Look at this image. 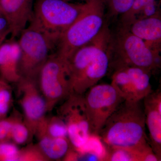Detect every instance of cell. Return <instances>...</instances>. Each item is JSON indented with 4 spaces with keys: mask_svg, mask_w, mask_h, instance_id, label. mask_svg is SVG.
Wrapping results in <instances>:
<instances>
[{
    "mask_svg": "<svg viewBox=\"0 0 161 161\" xmlns=\"http://www.w3.org/2000/svg\"><path fill=\"white\" fill-rule=\"evenodd\" d=\"M106 22L99 33L77 51L67 63L70 94L83 95L98 84L109 69L111 52Z\"/></svg>",
    "mask_w": 161,
    "mask_h": 161,
    "instance_id": "6da1fadb",
    "label": "cell"
},
{
    "mask_svg": "<svg viewBox=\"0 0 161 161\" xmlns=\"http://www.w3.org/2000/svg\"><path fill=\"white\" fill-rule=\"evenodd\" d=\"M146 126L142 101L124 100L98 136L106 150L123 148L146 153L153 150L146 134Z\"/></svg>",
    "mask_w": 161,
    "mask_h": 161,
    "instance_id": "7a4b0ae2",
    "label": "cell"
},
{
    "mask_svg": "<svg viewBox=\"0 0 161 161\" xmlns=\"http://www.w3.org/2000/svg\"><path fill=\"white\" fill-rule=\"evenodd\" d=\"M104 0H86L83 11L58 40L54 53L66 64L74 53L99 33L105 23Z\"/></svg>",
    "mask_w": 161,
    "mask_h": 161,
    "instance_id": "3957f363",
    "label": "cell"
},
{
    "mask_svg": "<svg viewBox=\"0 0 161 161\" xmlns=\"http://www.w3.org/2000/svg\"><path fill=\"white\" fill-rule=\"evenodd\" d=\"M110 67L129 66L150 72L159 68L160 53L150 49L143 40L136 36L126 26L121 25L115 34L112 33Z\"/></svg>",
    "mask_w": 161,
    "mask_h": 161,
    "instance_id": "277c9868",
    "label": "cell"
},
{
    "mask_svg": "<svg viewBox=\"0 0 161 161\" xmlns=\"http://www.w3.org/2000/svg\"><path fill=\"white\" fill-rule=\"evenodd\" d=\"M84 7L85 3L65 0H34L29 23L46 35L56 46L60 36L77 19Z\"/></svg>",
    "mask_w": 161,
    "mask_h": 161,
    "instance_id": "5b68a950",
    "label": "cell"
},
{
    "mask_svg": "<svg viewBox=\"0 0 161 161\" xmlns=\"http://www.w3.org/2000/svg\"><path fill=\"white\" fill-rule=\"evenodd\" d=\"M18 69L21 77L36 80L40 69L56 45L46 35L30 24L20 34Z\"/></svg>",
    "mask_w": 161,
    "mask_h": 161,
    "instance_id": "8992f818",
    "label": "cell"
},
{
    "mask_svg": "<svg viewBox=\"0 0 161 161\" xmlns=\"http://www.w3.org/2000/svg\"><path fill=\"white\" fill-rule=\"evenodd\" d=\"M90 132L98 136L107 121L124 100L112 84H96L83 95Z\"/></svg>",
    "mask_w": 161,
    "mask_h": 161,
    "instance_id": "52a82bcc",
    "label": "cell"
},
{
    "mask_svg": "<svg viewBox=\"0 0 161 161\" xmlns=\"http://www.w3.org/2000/svg\"><path fill=\"white\" fill-rule=\"evenodd\" d=\"M38 87L46 102L47 112H51L70 94L65 64L51 54L40 69L37 79Z\"/></svg>",
    "mask_w": 161,
    "mask_h": 161,
    "instance_id": "ba28073f",
    "label": "cell"
},
{
    "mask_svg": "<svg viewBox=\"0 0 161 161\" xmlns=\"http://www.w3.org/2000/svg\"><path fill=\"white\" fill-rule=\"evenodd\" d=\"M58 110V115L64 121L68 137L74 149L80 148L92 136L86 112L83 95L70 94Z\"/></svg>",
    "mask_w": 161,
    "mask_h": 161,
    "instance_id": "9c48e42d",
    "label": "cell"
},
{
    "mask_svg": "<svg viewBox=\"0 0 161 161\" xmlns=\"http://www.w3.org/2000/svg\"><path fill=\"white\" fill-rule=\"evenodd\" d=\"M112 69L111 84L124 100L142 101L153 92L150 72L129 66L116 67Z\"/></svg>",
    "mask_w": 161,
    "mask_h": 161,
    "instance_id": "30bf717a",
    "label": "cell"
},
{
    "mask_svg": "<svg viewBox=\"0 0 161 161\" xmlns=\"http://www.w3.org/2000/svg\"><path fill=\"white\" fill-rule=\"evenodd\" d=\"M16 83L23 121L33 138L38 125L47 112L46 102L39 89L36 80L21 77Z\"/></svg>",
    "mask_w": 161,
    "mask_h": 161,
    "instance_id": "8fae6325",
    "label": "cell"
},
{
    "mask_svg": "<svg viewBox=\"0 0 161 161\" xmlns=\"http://www.w3.org/2000/svg\"><path fill=\"white\" fill-rule=\"evenodd\" d=\"M34 0H0V12L7 20L11 38L19 36L31 19Z\"/></svg>",
    "mask_w": 161,
    "mask_h": 161,
    "instance_id": "7c38bea8",
    "label": "cell"
},
{
    "mask_svg": "<svg viewBox=\"0 0 161 161\" xmlns=\"http://www.w3.org/2000/svg\"><path fill=\"white\" fill-rule=\"evenodd\" d=\"M145 122L149 132V143L161 159V92H152L143 99Z\"/></svg>",
    "mask_w": 161,
    "mask_h": 161,
    "instance_id": "4fadbf2b",
    "label": "cell"
},
{
    "mask_svg": "<svg viewBox=\"0 0 161 161\" xmlns=\"http://www.w3.org/2000/svg\"><path fill=\"white\" fill-rule=\"evenodd\" d=\"M133 35L143 40L147 46L160 53L161 18L160 14L150 17L133 20L126 26Z\"/></svg>",
    "mask_w": 161,
    "mask_h": 161,
    "instance_id": "5bb4252c",
    "label": "cell"
},
{
    "mask_svg": "<svg viewBox=\"0 0 161 161\" xmlns=\"http://www.w3.org/2000/svg\"><path fill=\"white\" fill-rule=\"evenodd\" d=\"M20 53L15 38H10L0 46V78L8 83H17L21 78L18 69Z\"/></svg>",
    "mask_w": 161,
    "mask_h": 161,
    "instance_id": "9a60e30c",
    "label": "cell"
},
{
    "mask_svg": "<svg viewBox=\"0 0 161 161\" xmlns=\"http://www.w3.org/2000/svg\"><path fill=\"white\" fill-rule=\"evenodd\" d=\"M37 138V145L48 161L63 160L68 152L73 148L69 139L65 137L42 136Z\"/></svg>",
    "mask_w": 161,
    "mask_h": 161,
    "instance_id": "2e32d148",
    "label": "cell"
},
{
    "mask_svg": "<svg viewBox=\"0 0 161 161\" xmlns=\"http://www.w3.org/2000/svg\"><path fill=\"white\" fill-rule=\"evenodd\" d=\"M35 136L37 138L42 136L49 137H68V130L64 121L58 115L45 116L38 125Z\"/></svg>",
    "mask_w": 161,
    "mask_h": 161,
    "instance_id": "e0dca14e",
    "label": "cell"
},
{
    "mask_svg": "<svg viewBox=\"0 0 161 161\" xmlns=\"http://www.w3.org/2000/svg\"><path fill=\"white\" fill-rule=\"evenodd\" d=\"M32 139L29 129L23 121V115L17 111L9 133V142L17 146L26 144Z\"/></svg>",
    "mask_w": 161,
    "mask_h": 161,
    "instance_id": "ac0fdd59",
    "label": "cell"
},
{
    "mask_svg": "<svg viewBox=\"0 0 161 161\" xmlns=\"http://www.w3.org/2000/svg\"><path fill=\"white\" fill-rule=\"evenodd\" d=\"M106 151L103 161H142V155L137 151L123 148L106 149Z\"/></svg>",
    "mask_w": 161,
    "mask_h": 161,
    "instance_id": "d6986e66",
    "label": "cell"
},
{
    "mask_svg": "<svg viewBox=\"0 0 161 161\" xmlns=\"http://www.w3.org/2000/svg\"><path fill=\"white\" fill-rule=\"evenodd\" d=\"M13 102L12 90L9 83L0 78V113L7 116Z\"/></svg>",
    "mask_w": 161,
    "mask_h": 161,
    "instance_id": "ffe728a7",
    "label": "cell"
},
{
    "mask_svg": "<svg viewBox=\"0 0 161 161\" xmlns=\"http://www.w3.org/2000/svg\"><path fill=\"white\" fill-rule=\"evenodd\" d=\"M48 161L37 144H30L19 150L18 161Z\"/></svg>",
    "mask_w": 161,
    "mask_h": 161,
    "instance_id": "44dd1931",
    "label": "cell"
},
{
    "mask_svg": "<svg viewBox=\"0 0 161 161\" xmlns=\"http://www.w3.org/2000/svg\"><path fill=\"white\" fill-rule=\"evenodd\" d=\"M134 0H104L106 6L112 16L125 14L130 10Z\"/></svg>",
    "mask_w": 161,
    "mask_h": 161,
    "instance_id": "7402d4cb",
    "label": "cell"
},
{
    "mask_svg": "<svg viewBox=\"0 0 161 161\" xmlns=\"http://www.w3.org/2000/svg\"><path fill=\"white\" fill-rule=\"evenodd\" d=\"M154 0H134L133 5L129 11L121 15V25L128 26L144 7Z\"/></svg>",
    "mask_w": 161,
    "mask_h": 161,
    "instance_id": "603a6c76",
    "label": "cell"
},
{
    "mask_svg": "<svg viewBox=\"0 0 161 161\" xmlns=\"http://www.w3.org/2000/svg\"><path fill=\"white\" fill-rule=\"evenodd\" d=\"M19 150L11 142H0V161H18Z\"/></svg>",
    "mask_w": 161,
    "mask_h": 161,
    "instance_id": "cb8c5ba5",
    "label": "cell"
},
{
    "mask_svg": "<svg viewBox=\"0 0 161 161\" xmlns=\"http://www.w3.org/2000/svg\"><path fill=\"white\" fill-rule=\"evenodd\" d=\"M17 112L14 110L9 116L0 119V142H9V133Z\"/></svg>",
    "mask_w": 161,
    "mask_h": 161,
    "instance_id": "d4e9b609",
    "label": "cell"
},
{
    "mask_svg": "<svg viewBox=\"0 0 161 161\" xmlns=\"http://www.w3.org/2000/svg\"><path fill=\"white\" fill-rule=\"evenodd\" d=\"M159 5L156 0L149 3L136 15L134 20L150 17L160 14Z\"/></svg>",
    "mask_w": 161,
    "mask_h": 161,
    "instance_id": "484cf974",
    "label": "cell"
},
{
    "mask_svg": "<svg viewBox=\"0 0 161 161\" xmlns=\"http://www.w3.org/2000/svg\"><path fill=\"white\" fill-rule=\"evenodd\" d=\"M6 33H10L9 23L3 16H0V36Z\"/></svg>",
    "mask_w": 161,
    "mask_h": 161,
    "instance_id": "4316f807",
    "label": "cell"
},
{
    "mask_svg": "<svg viewBox=\"0 0 161 161\" xmlns=\"http://www.w3.org/2000/svg\"><path fill=\"white\" fill-rule=\"evenodd\" d=\"M9 34H10L6 33L0 36V46L6 40V37Z\"/></svg>",
    "mask_w": 161,
    "mask_h": 161,
    "instance_id": "83f0119b",
    "label": "cell"
},
{
    "mask_svg": "<svg viewBox=\"0 0 161 161\" xmlns=\"http://www.w3.org/2000/svg\"><path fill=\"white\" fill-rule=\"evenodd\" d=\"M65 1H67V2H70V1H72V0H65Z\"/></svg>",
    "mask_w": 161,
    "mask_h": 161,
    "instance_id": "f1b7e54d",
    "label": "cell"
},
{
    "mask_svg": "<svg viewBox=\"0 0 161 161\" xmlns=\"http://www.w3.org/2000/svg\"><path fill=\"white\" fill-rule=\"evenodd\" d=\"M2 16V14H1V12H0V16Z\"/></svg>",
    "mask_w": 161,
    "mask_h": 161,
    "instance_id": "f546056e",
    "label": "cell"
}]
</instances>
